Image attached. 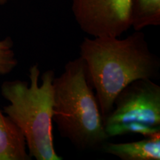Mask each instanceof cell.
Here are the masks:
<instances>
[{
    "label": "cell",
    "mask_w": 160,
    "mask_h": 160,
    "mask_svg": "<svg viewBox=\"0 0 160 160\" xmlns=\"http://www.w3.org/2000/svg\"><path fill=\"white\" fill-rule=\"evenodd\" d=\"M79 57L85 64L103 119L128 84L159 77L160 59L151 51L142 31H134L124 39L85 38L79 45Z\"/></svg>",
    "instance_id": "6da1fadb"
},
{
    "label": "cell",
    "mask_w": 160,
    "mask_h": 160,
    "mask_svg": "<svg viewBox=\"0 0 160 160\" xmlns=\"http://www.w3.org/2000/svg\"><path fill=\"white\" fill-rule=\"evenodd\" d=\"M53 85V122L60 136L79 151L102 148L110 137L82 59L68 62Z\"/></svg>",
    "instance_id": "7a4b0ae2"
},
{
    "label": "cell",
    "mask_w": 160,
    "mask_h": 160,
    "mask_svg": "<svg viewBox=\"0 0 160 160\" xmlns=\"http://www.w3.org/2000/svg\"><path fill=\"white\" fill-rule=\"evenodd\" d=\"M34 64L29 69L30 84L16 79L4 82L1 93L9 102L4 113L14 122L25 137L31 158L37 160H62L54 148L53 136V70L42 74Z\"/></svg>",
    "instance_id": "3957f363"
},
{
    "label": "cell",
    "mask_w": 160,
    "mask_h": 160,
    "mask_svg": "<svg viewBox=\"0 0 160 160\" xmlns=\"http://www.w3.org/2000/svg\"><path fill=\"white\" fill-rule=\"evenodd\" d=\"M103 122L105 126L135 122L160 127V86L149 79L132 82L117 96Z\"/></svg>",
    "instance_id": "277c9868"
},
{
    "label": "cell",
    "mask_w": 160,
    "mask_h": 160,
    "mask_svg": "<svg viewBox=\"0 0 160 160\" xmlns=\"http://www.w3.org/2000/svg\"><path fill=\"white\" fill-rule=\"evenodd\" d=\"M131 0H71L76 22L93 37H119L131 28Z\"/></svg>",
    "instance_id": "5b68a950"
},
{
    "label": "cell",
    "mask_w": 160,
    "mask_h": 160,
    "mask_svg": "<svg viewBox=\"0 0 160 160\" xmlns=\"http://www.w3.org/2000/svg\"><path fill=\"white\" fill-rule=\"evenodd\" d=\"M102 148L105 153L115 156L122 160H159L160 133L132 142H106Z\"/></svg>",
    "instance_id": "8992f818"
},
{
    "label": "cell",
    "mask_w": 160,
    "mask_h": 160,
    "mask_svg": "<svg viewBox=\"0 0 160 160\" xmlns=\"http://www.w3.org/2000/svg\"><path fill=\"white\" fill-rule=\"evenodd\" d=\"M30 159L22 132L0 109V160Z\"/></svg>",
    "instance_id": "52a82bcc"
},
{
    "label": "cell",
    "mask_w": 160,
    "mask_h": 160,
    "mask_svg": "<svg viewBox=\"0 0 160 160\" xmlns=\"http://www.w3.org/2000/svg\"><path fill=\"white\" fill-rule=\"evenodd\" d=\"M131 11L134 31L160 25V0H131Z\"/></svg>",
    "instance_id": "ba28073f"
},
{
    "label": "cell",
    "mask_w": 160,
    "mask_h": 160,
    "mask_svg": "<svg viewBox=\"0 0 160 160\" xmlns=\"http://www.w3.org/2000/svg\"><path fill=\"white\" fill-rule=\"evenodd\" d=\"M105 129L110 138L129 133H138L142 135L144 137H151L160 133V127H151L135 122L105 126Z\"/></svg>",
    "instance_id": "9c48e42d"
},
{
    "label": "cell",
    "mask_w": 160,
    "mask_h": 160,
    "mask_svg": "<svg viewBox=\"0 0 160 160\" xmlns=\"http://www.w3.org/2000/svg\"><path fill=\"white\" fill-rule=\"evenodd\" d=\"M18 60L13 51V42L11 37L0 40V75H7L15 69Z\"/></svg>",
    "instance_id": "30bf717a"
},
{
    "label": "cell",
    "mask_w": 160,
    "mask_h": 160,
    "mask_svg": "<svg viewBox=\"0 0 160 160\" xmlns=\"http://www.w3.org/2000/svg\"><path fill=\"white\" fill-rule=\"evenodd\" d=\"M8 0H0V5H3L7 2Z\"/></svg>",
    "instance_id": "8fae6325"
}]
</instances>
